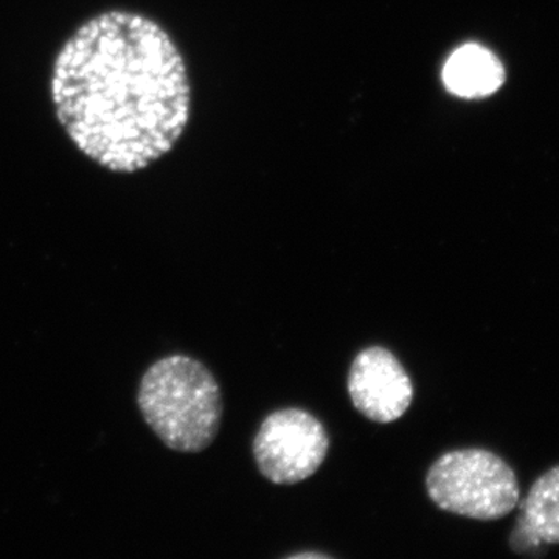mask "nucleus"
Segmentation results:
<instances>
[{
  "mask_svg": "<svg viewBox=\"0 0 559 559\" xmlns=\"http://www.w3.org/2000/svg\"><path fill=\"white\" fill-rule=\"evenodd\" d=\"M58 123L87 159L131 175L167 156L189 127V70L156 21L109 10L83 22L51 66Z\"/></svg>",
  "mask_w": 559,
  "mask_h": 559,
  "instance_id": "obj_1",
  "label": "nucleus"
},
{
  "mask_svg": "<svg viewBox=\"0 0 559 559\" xmlns=\"http://www.w3.org/2000/svg\"><path fill=\"white\" fill-rule=\"evenodd\" d=\"M138 406L168 450L198 454L218 436L223 418L218 381L189 356L171 355L154 362L140 381Z\"/></svg>",
  "mask_w": 559,
  "mask_h": 559,
  "instance_id": "obj_2",
  "label": "nucleus"
},
{
  "mask_svg": "<svg viewBox=\"0 0 559 559\" xmlns=\"http://www.w3.org/2000/svg\"><path fill=\"white\" fill-rule=\"evenodd\" d=\"M426 489L441 510L477 521L502 520L521 499L520 481L509 463L479 448L437 459L426 476Z\"/></svg>",
  "mask_w": 559,
  "mask_h": 559,
  "instance_id": "obj_3",
  "label": "nucleus"
},
{
  "mask_svg": "<svg viewBox=\"0 0 559 559\" xmlns=\"http://www.w3.org/2000/svg\"><path fill=\"white\" fill-rule=\"evenodd\" d=\"M329 448V433L314 415L304 409H282L261 423L253 440V457L267 480L294 485L322 466Z\"/></svg>",
  "mask_w": 559,
  "mask_h": 559,
  "instance_id": "obj_4",
  "label": "nucleus"
},
{
  "mask_svg": "<svg viewBox=\"0 0 559 559\" xmlns=\"http://www.w3.org/2000/svg\"><path fill=\"white\" fill-rule=\"evenodd\" d=\"M353 406L374 423H393L403 417L414 399V385L399 358L388 348L362 349L348 374Z\"/></svg>",
  "mask_w": 559,
  "mask_h": 559,
  "instance_id": "obj_5",
  "label": "nucleus"
},
{
  "mask_svg": "<svg viewBox=\"0 0 559 559\" xmlns=\"http://www.w3.org/2000/svg\"><path fill=\"white\" fill-rule=\"evenodd\" d=\"M513 532V549L559 544V466L547 471L530 488Z\"/></svg>",
  "mask_w": 559,
  "mask_h": 559,
  "instance_id": "obj_6",
  "label": "nucleus"
},
{
  "mask_svg": "<svg viewBox=\"0 0 559 559\" xmlns=\"http://www.w3.org/2000/svg\"><path fill=\"white\" fill-rule=\"evenodd\" d=\"M443 81L455 97L485 98L502 87L506 69L492 51L479 44H466L451 55Z\"/></svg>",
  "mask_w": 559,
  "mask_h": 559,
  "instance_id": "obj_7",
  "label": "nucleus"
},
{
  "mask_svg": "<svg viewBox=\"0 0 559 559\" xmlns=\"http://www.w3.org/2000/svg\"><path fill=\"white\" fill-rule=\"evenodd\" d=\"M293 558H329V555L322 554H312V551H308V554H296L293 555Z\"/></svg>",
  "mask_w": 559,
  "mask_h": 559,
  "instance_id": "obj_8",
  "label": "nucleus"
}]
</instances>
